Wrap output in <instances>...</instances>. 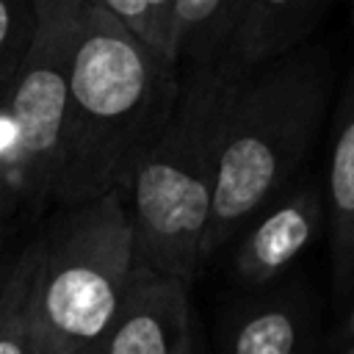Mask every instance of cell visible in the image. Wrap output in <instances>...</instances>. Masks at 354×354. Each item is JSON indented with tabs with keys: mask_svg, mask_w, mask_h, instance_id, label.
<instances>
[{
	"mask_svg": "<svg viewBox=\"0 0 354 354\" xmlns=\"http://www.w3.org/2000/svg\"><path fill=\"white\" fill-rule=\"evenodd\" d=\"M102 6L136 44L174 69V0H102Z\"/></svg>",
	"mask_w": 354,
	"mask_h": 354,
	"instance_id": "cell-11",
	"label": "cell"
},
{
	"mask_svg": "<svg viewBox=\"0 0 354 354\" xmlns=\"http://www.w3.org/2000/svg\"><path fill=\"white\" fill-rule=\"evenodd\" d=\"M329 91L332 58L321 44H304L238 83L221 124L205 260L301 166Z\"/></svg>",
	"mask_w": 354,
	"mask_h": 354,
	"instance_id": "cell-2",
	"label": "cell"
},
{
	"mask_svg": "<svg viewBox=\"0 0 354 354\" xmlns=\"http://www.w3.org/2000/svg\"><path fill=\"white\" fill-rule=\"evenodd\" d=\"M326 221L332 249V285L343 299L354 290V64L335 111L326 166Z\"/></svg>",
	"mask_w": 354,
	"mask_h": 354,
	"instance_id": "cell-9",
	"label": "cell"
},
{
	"mask_svg": "<svg viewBox=\"0 0 354 354\" xmlns=\"http://www.w3.org/2000/svg\"><path fill=\"white\" fill-rule=\"evenodd\" d=\"M11 288H14V282H11V263H8L6 274H0V324H3L8 301H11Z\"/></svg>",
	"mask_w": 354,
	"mask_h": 354,
	"instance_id": "cell-16",
	"label": "cell"
},
{
	"mask_svg": "<svg viewBox=\"0 0 354 354\" xmlns=\"http://www.w3.org/2000/svg\"><path fill=\"white\" fill-rule=\"evenodd\" d=\"M177 94V72L136 44L102 0H86L53 202L69 207L124 188L138 158L166 127Z\"/></svg>",
	"mask_w": 354,
	"mask_h": 354,
	"instance_id": "cell-1",
	"label": "cell"
},
{
	"mask_svg": "<svg viewBox=\"0 0 354 354\" xmlns=\"http://www.w3.org/2000/svg\"><path fill=\"white\" fill-rule=\"evenodd\" d=\"M235 88L216 72L180 77L166 127L124 185L136 257L185 285L205 263L221 124Z\"/></svg>",
	"mask_w": 354,
	"mask_h": 354,
	"instance_id": "cell-3",
	"label": "cell"
},
{
	"mask_svg": "<svg viewBox=\"0 0 354 354\" xmlns=\"http://www.w3.org/2000/svg\"><path fill=\"white\" fill-rule=\"evenodd\" d=\"M6 227H8V216H0V243L6 238Z\"/></svg>",
	"mask_w": 354,
	"mask_h": 354,
	"instance_id": "cell-17",
	"label": "cell"
},
{
	"mask_svg": "<svg viewBox=\"0 0 354 354\" xmlns=\"http://www.w3.org/2000/svg\"><path fill=\"white\" fill-rule=\"evenodd\" d=\"M301 326L290 307L268 304L246 313L230 332V354H299Z\"/></svg>",
	"mask_w": 354,
	"mask_h": 354,
	"instance_id": "cell-13",
	"label": "cell"
},
{
	"mask_svg": "<svg viewBox=\"0 0 354 354\" xmlns=\"http://www.w3.org/2000/svg\"><path fill=\"white\" fill-rule=\"evenodd\" d=\"M94 354H194L188 285L136 257L124 301Z\"/></svg>",
	"mask_w": 354,
	"mask_h": 354,
	"instance_id": "cell-6",
	"label": "cell"
},
{
	"mask_svg": "<svg viewBox=\"0 0 354 354\" xmlns=\"http://www.w3.org/2000/svg\"><path fill=\"white\" fill-rule=\"evenodd\" d=\"M6 97H8V83H0V216H14L19 207L17 196V183H14V169H11V155H8V133H6Z\"/></svg>",
	"mask_w": 354,
	"mask_h": 354,
	"instance_id": "cell-15",
	"label": "cell"
},
{
	"mask_svg": "<svg viewBox=\"0 0 354 354\" xmlns=\"http://www.w3.org/2000/svg\"><path fill=\"white\" fill-rule=\"evenodd\" d=\"M39 235L11 260V301L0 324V354H33V285L39 271Z\"/></svg>",
	"mask_w": 354,
	"mask_h": 354,
	"instance_id": "cell-12",
	"label": "cell"
},
{
	"mask_svg": "<svg viewBox=\"0 0 354 354\" xmlns=\"http://www.w3.org/2000/svg\"><path fill=\"white\" fill-rule=\"evenodd\" d=\"M324 221V202L315 188H299L274 205L257 227L243 238L235 268L249 285H263L296 260L318 235Z\"/></svg>",
	"mask_w": 354,
	"mask_h": 354,
	"instance_id": "cell-8",
	"label": "cell"
},
{
	"mask_svg": "<svg viewBox=\"0 0 354 354\" xmlns=\"http://www.w3.org/2000/svg\"><path fill=\"white\" fill-rule=\"evenodd\" d=\"M36 36V0H0V83H11Z\"/></svg>",
	"mask_w": 354,
	"mask_h": 354,
	"instance_id": "cell-14",
	"label": "cell"
},
{
	"mask_svg": "<svg viewBox=\"0 0 354 354\" xmlns=\"http://www.w3.org/2000/svg\"><path fill=\"white\" fill-rule=\"evenodd\" d=\"M241 0H174V69L177 77L218 72Z\"/></svg>",
	"mask_w": 354,
	"mask_h": 354,
	"instance_id": "cell-10",
	"label": "cell"
},
{
	"mask_svg": "<svg viewBox=\"0 0 354 354\" xmlns=\"http://www.w3.org/2000/svg\"><path fill=\"white\" fill-rule=\"evenodd\" d=\"M86 0H36V36L8 83L6 133L19 205L39 213L53 202L61 127Z\"/></svg>",
	"mask_w": 354,
	"mask_h": 354,
	"instance_id": "cell-5",
	"label": "cell"
},
{
	"mask_svg": "<svg viewBox=\"0 0 354 354\" xmlns=\"http://www.w3.org/2000/svg\"><path fill=\"white\" fill-rule=\"evenodd\" d=\"M33 354H94L130 285L136 243L124 188L61 207L39 232Z\"/></svg>",
	"mask_w": 354,
	"mask_h": 354,
	"instance_id": "cell-4",
	"label": "cell"
},
{
	"mask_svg": "<svg viewBox=\"0 0 354 354\" xmlns=\"http://www.w3.org/2000/svg\"><path fill=\"white\" fill-rule=\"evenodd\" d=\"M324 3L310 0H241V14L216 75L241 83L307 44L324 17Z\"/></svg>",
	"mask_w": 354,
	"mask_h": 354,
	"instance_id": "cell-7",
	"label": "cell"
}]
</instances>
